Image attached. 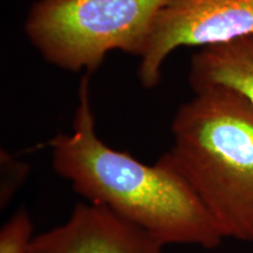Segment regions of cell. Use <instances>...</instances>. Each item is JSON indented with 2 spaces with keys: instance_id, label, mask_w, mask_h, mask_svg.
<instances>
[{
  "instance_id": "1",
  "label": "cell",
  "mask_w": 253,
  "mask_h": 253,
  "mask_svg": "<svg viewBox=\"0 0 253 253\" xmlns=\"http://www.w3.org/2000/svg\"><path fill=\"white\" fill-rule=\"evenodd\" d=\"M53 170L87 202L102 205L161 244L217 248L224 237L178 175L110 148L95 128L90 74L81 78L72 132L48 141Z\"/></svg>"
},
{
  "instance_id": "2",
  "label": "cell",
  "mask_w": 253,
  "mask_h": 253,
  "mask_svg": "<svg viewBox=\"0 0 253 253\" xmlns=\"http://www.w3.org/2000/svg\"><path fill=\"white\" fill-rule=\"evenodd\" d=\"M157 160L189 186L221 236L253 243V104L224 86L194 91Z\"/></svg>"
},
{
  "instance_id": "3",
  "label": "cell",
  "mask_w": 253,
  "mask_h": 253,
  "mask_svg": "<svg viewBox=\"0 0 253 253\" xmlns=\"http://www.w3.org/2000/svg\"><path fill=\"white\" fill-rule=\"evenodd\" d=\"M170 0H37L25 33L56 67L91 74L107 53L137 56L156 15Z\"/></svg>"
},
{
  "instance_id": "4",
  "label": "cell",
  "mask_w": 253,
  "mask_h": 253,
  "mask_svg": "<svg viewBox=\"0 0 253 253\" xmlns=\"http://www.w3.org/2000/svg\"><path fill=\"white\" fill-rule=\"evenodd\" d=\"M253 33V0H170L156 15L141 47L137 77L160 84L161 68L179 47L221 45Z\"/></svg>"
},
{
  "instance_id": "5",
  "label": "cell",
  "mask_w": 253,
  "mask_h": 253,
  "mask_svg": "<svg viewBox=\"0 0 253 253\" xmlns=\"http://www.w3.org/2000/svg\"><path fill=\"white\" fill-rule=\"evenodd\" d=\"M150 233L109 209L86 202L75 205L65 223L34 236L32 253H162Z\"/></svg>"
},
{
  "instance_id": "6",
  "label": "cell",
  "mask_w": 253,
  "mask_h": 253,
  "mask_svg": "<svg viewBox=\"0 0 253 253\" xmlns=\"http://www.w3.org/2000/svg\"><path fill=\"white\" fill-rule=\"evenodd\" d=\"M189 82L194 91L210 86L232 88L253 104V33L199 48L190 61Z\"/></svg>"
},
{
  "instance_id": "7",
  "label": "cell",
  "mask_w": 253,
  "mask_h": 253,
  "mask_svg": "<svg viewBox=\"0 0 253 253\" xmlns=\"http://www.w3.org/2000/svg\"><path fill=\"white\" fill-rule=\"evenodd\" d=\"M33 232L30 213L19 209L0 230V253H32Z\"/></svg>"
},
{
  "instance_id": "8",
  "label": "cell",
  "mask_w": 253,
  "mask_h": 253,
  "mask_svg": "<svg viewBox=\"0 0 253 253\" xmlns=\"http://www.w3.org/2000/svg\"><path fill=\"white\" fill-rule=\"evenodd\" d=\"M1 184H0V207L4 209L26 181L30 167L25 162L1 150Z\"/></svg>"
}]
</instances>
